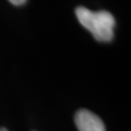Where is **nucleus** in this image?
<instances>
[{"label":"nucleus","instance_id":"f257e3e1","mask_svg":"<svg viewBox=\"0 0 131 131\" xmlns=\"http://www.w3.org/2000/svg\"><path fill=\"white\" fill-rule=\"evenodd\" d=\"M76 16L79 23L93 35L95 40L109 42L114 37L115 18L107 11H90L84 6L76 9Z\"/></svg>","mask_w":131,"mask_h":131},{"label":"nucleus","instance_id":"f03ea898","mask_svg":"<svg viewBox=\"0 0 131 131\" xmlns=\"http://www.w3.org/2000/svg\"><path fill=\"white\" fill-rule=\"evenodd\" d=\"M75 123L79 131H106L101 118L86 109L76 113Z\"/></svg>","mask_w":131,"mask_h":131},{"label":"nucleus","instance_id":"7ed1b4c3","mask_svg":"<svg viewBox=\"0 0 131 131\" xmlns=\"http://www.w3.org/2000/svg\"><path fill=\"white\" fill-rule=\"evenodd\" d=\"M10 2L12 3V4L14 5H17V6H19V5H23L26 1V0H9Z\"/></svg>","mask_w":131,"mask_h":131},{"label":"nucleus","instance_id":"20e7f679","mask_svg":"<svg viewBox=\"0 0 131 131\" xmlns=\"http://www.w3.org/2000/svg\"><path fill=\"white\" fill-rule=\"evenodd\" d=\"M0 131H8L6 128H4V127H2V128H0Z\"/></svg>","mask_w":131,"mask_h":131}]
</instances>
